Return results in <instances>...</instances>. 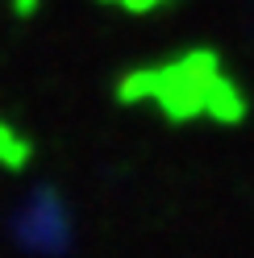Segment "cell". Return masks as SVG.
<instances>
[{"label":"cell","mask_w":254,"mask_h":258,"mask_svg":"<svg viewBox=\"0 0 254 258\" xmlns=\"http://www.w3.org/2000/svg\"><path fill=\"white\" fill-rule=\"evenodd\" d=\"M38 9V0H17V13H34Z\"/></svg>","instance_id":"277c9868"},{"label":"cell","mask_w":254,"mask_h":258,"mask_svg":"<svg viewBox=\"0 0 254 258\" xmlns=\"http://www.w3.org/2000/svg\"><path fill=\"white\" fill-rule=\"evenodd\" d=\"M100 5H121V9H130V13H150L154 5H163V0H100Z\"/></svg>","instance_id":"3957f363"},{"label":"cell","mask_w":254,"mask_h":258,"mask_svg":"<svg viewBox=\"0 0 254 258\" xmlns=\"http://www.w3.org/2000/svg\"><path fill=\"white\" fill-rule=\"evenodd\" d=\"M29 158H34V142H29L21 129L0 121V167L5 171H21Z\"/></svg>","instance_id":"7a4b0ae2"},{"label":"cell","mask_w":254,"mask_h":258,"mask_svg":"<svg viewBox=\"0 0 254 258\" xmlns=\"http://www.w3.org/2000/svg\"><path fill=\"white\" fill-rule=\"evenodd\" d=\"M13 237L17 246L29 254H67L71 250V221H67V204H62L50 187H38L29 204L13 221Z\"/></svg>","instance_id":"6da1fadb"}]
</instances>
